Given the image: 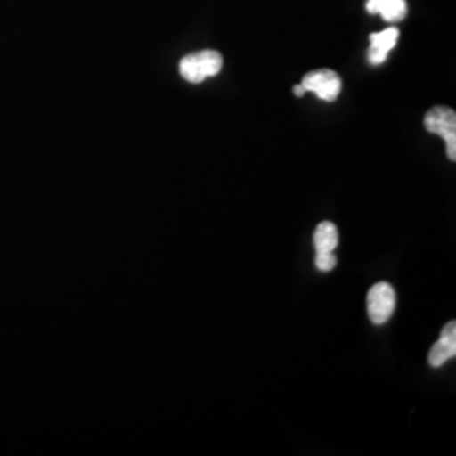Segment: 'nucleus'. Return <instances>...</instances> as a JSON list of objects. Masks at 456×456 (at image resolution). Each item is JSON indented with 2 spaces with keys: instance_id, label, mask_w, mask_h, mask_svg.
Segmentation results:
<instances>
[{
  "instance_id": "f257e3e1",
  "label": "nucleus",
  "mask_w": 456,
  "mask_h": 456,
  "mask_svg": "<svg viewBox=\"0 0 456 456\" xmlns=\"http://www.w3.org/2000/svg\"><path fill=\"white\" fill-rule=\"evenodd\" d=\"M224 66V58L218 51L207 49L200 53L186 54L180 61L181 77L190 83L205 82L216 77Z\"/></svg>"
},
{
  "instance_id": "f03ea898",
  "label": "nucleus",
  "mask_w": 456,
  "mask_h": 456,
  "mask_svg": "<svg viewBox=\"0 0 456 456\" xmlns=\"http://www.w3.org/2000/svg\"><path fill=\"white\" fill-rule=\"evenodd\" d=\"M426 131L441 135L446 142L448 159H456V114L448 107H435L424 117Z\"/></svg>"
},
{
  "instance_id": "7ed1b4c3",
  "label": "nucleus",
  "mask_w": 456,
  "mask_h": 456,
  "mask_svg": "<svg viewBox=\"0 0 456 456\" xmlns=\"http://www.w3.org/2000/svg\"><path fill=\"white\" fill-rule=\"evenodd\" d=\"M395 310V291L389 282H377L367 294V313L374 325H384Z\"/></svg>"
},
{
  "instance_id": "20e7f679",
  "label": "nucleus",
  "mask_w": 456,
  "mask_h": 456,
  "mask_svg": "<svg viewBox=\"0 0 456 456\" xmlns=\"http://www.w3.org/2000/svg\"><path fill=\"white\" fill-rule=\"evenodd\" d=\"M301 85L306 92L316 94L325 102H335L342 92V78L331 69H316L308 73Z\"/></svg>"
},
{
  "instance_id": "39448f33",
  "label": "nucleus",
  "mask_w": 456,
  "mask_h": 456,
  "mask_svg": "<svg viewBox=\"0 0 456 456\" xmlns=\"http://www.w3.org/2000/svg\"><path fill=\"white\" fill-rule=\"evenodd\" d=\"M456 355V323L450 322L443 328L440 340L429 350V365L438 369Z\"/></svg>"
},
{
  "instance_id": "423d86ee",
  "label": "nucleus",
  "mask_w": 456,
  "mask_h": 456,
  "mask_svg": "<svg viewBox=\"0 0 456 456\" xmlns=\"http://www.w3.org/2000/svg\"><path fill=\"white\" fill-rule=\"evenodd\" d=\"M399 31L397 28H387L382 33L370 34V48L367 51V60L370 65H382L394 46L397 45Z\"/></svg>"
},
{
  "instance_id": "0eeeda50",
  "label": "nucleus",
  "mask_w": 456,
  "mask_h": 456,
  "mask_svg": "<svg viewBox=\"0 0 456 456\" xmlns=\"http://www.w3.org/2000/svg\"><path fill=\"white\" fill-rule=\"evenodd\" d=\"M365 9L369 14H379L387 22H399L408 14L406 0H367Z\"/></svg>"
},
{
  "instance_id": "6e6552de",
  "label": "nucleus",
  "mask_w": 456,
  "mask_h": 456,
  "mask_svg": "<svg viewBox=\"0 0 456 456\" xmlns=\"http://www.w3.org/2000/svg\"><path fill=\"white\" fill-rule=\"evenodd\" d=\"M313 242L316 252H333L338 247V228L331 222L320 224L314 230Z\"/></svg>"
},
{
  "instance_id": "1a4fd4ad",
  "label": "nucleus",
  "mask_w": 456,
  "mask_h": 456,
  "mask_svg": "<svg viewBox=\"0 0 456 456\" xmlns=\"http://www.w3.org/2000/svg\"><path fill=\"white\" fill-rule=\"evenodd\" d=\"M316 269L322 273H330L337 267V257L333 252H316Z\"/></svg>"
},
{
  "instance_id": "9d476101",
  "label": "nucleus",
  "mask_w": 456,
  "mask_h": 456,
  "mask_svg": "<svg viewBox=\"0 0 456 456\" xmlns=\"http://www.w3.org/2000/svg\"><path fill=\"white\" fill-rule=\"evenodd\" d=\"M293 92L296 97H303V95L306 94V90H305V86H303V85H296V86H294Z\"/></svg>"
}]
</instances>
